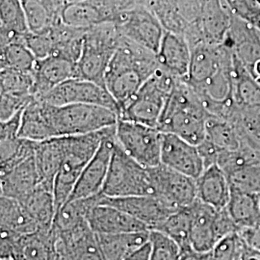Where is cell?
Instances as JSON below:
<instances>
[{
  "label": "cell",
  "instance_id": "1",
  "mask_svg": "<svg viewBox=\"0 0 260 260\" xmlns=\"http://www.w3.org/2000/svg\"><path fill=\"white\" fill-rule=\"evenodd\" d=\"M159 69L156 53L121 37L104 80L120 111Z\"/></svg>",
  "mask_w": 260,
  "mask_h": 260
},
{
  "label": "cell",
  "instance_id": "2",
  "mask_svg": "<svg viewBox=\"0 0 260 260\" xmlns=\"http://www.w3.org/2000/svg\"><path fill=\"white\" fill-rule=\"evenodd\" d=\"M209 114L195 90L178 79L168 98L157 129L199 146L206 136Z\"/></svg>",
  "mask_w": 260,
  "mask_h": 260
},
{
  "label": "cell",
  "instance_id": "3",
  "mask_svg": "<svg viewBox=\"0 0 260 260\" xmlns=\"http://www.w3.org/2000/svg\"><path fill=\"white\" fill-rule=\"evenodd\" d=\"M114 126L85 135L62 137L64 157L53 187L57 211L69 201L84 169Z\"/></svg>",
  "mask_w": 260,
  "mask_h": 260
},
{
  "label": "cell",
  "instance_id": "4",
  "mask_svg": "<svg viewBox=\"0 0 260 260\" xmlns=\"http://www.w3.org/2000/svg\"><path fill=\"white\" fill-rule=\"evenodd\" d=\"M121 36L115 23L107 21L85 31L83 47L76 64V77L105 87V75Z\"/></svg>",
  "mask_w": 260,
  "mask_h": 260
},
{
  "label": "cell",
  "instance_id": "5",
  "mask_svg": "<svg viewBox=\"0 0 260 260\" xmlns=\"http://www.w3.org/2000/svg\"><path fill=\"white\" fill-rule=\"evenodd\" d=\"M48 113L55 138L93 133L114 126L119 121L116 112L92 104H48Z\"/></svg>",
  "mask_w": 260,
  "mask_h": 260
},
{
  "label": "cell",
  "instance_id": "6",
  "mask_svg": "<svg viewBox=\"0 0 260 260\" xmlns=\"http://www.w3.org/2000/svg\"><path fill=\"white\" fill-rule=\"evenodd\" d=\"M177 80L160 68L121 108L119 119L157 128L168 98Z\"/></svg>",
  "mask_w": 260,
  "mask_h": 260
},
{
  "label": "cell",
  "instance_id": "7",
  "mask_svg": "<svg viewBox=\"0 0 260 260\" xmlns=\"http://www.w3.org/2000/svg\"><path fill=\"white\" fill-rule=\"evenodd\" d=\"M102 194L108 198L152 195L149 168L130 157L117 140Z\"/></svg>",
  "mask_w": 260,
  "mask_h": 260
},
{
  "label": "cell",
  "instance_id": "8",
  "mask_svg": "<svg viewBox=\"0 0 260 260\" xmlns=\"http://www.w3.org/2000/svg\"><path fill=\"white\" fill-rule=\"evenodd\" d=\"M191 210L190 246L197 252L205 253L226 236L238 233L226 208L219 210L197 200L191 205Z\"/></svg>",
  "mask_w": 260,
  "mask_h": 260
},
{
  "label": "cell",
  "instance_id": "9",
  "mask_svg": "<svg viewBox=\"0 0 260 260\" xmlns=\"http://www.w3.org/2000/svg\"><path fill=\"white\" fill-rule=\"evenodd\" d=\"M116 140L130 157L146 168L161 164L162 132L138 122L119 119Z\"/></svg>",
  "mask_w": 260,
  "mask_h": 260
},
{
  "label": "cell",
  "instance_id": "10",
  "mask_svg": "<svg viewBox=\"0 0 260 260\" xmlns=\"http://www.w3.org/2000/svg\"><path fill=\"white\" fill-rule=\"evenodd\" d=\"M121 37L157 53L165 29L157 17L144 6H136L119 13L112 21Z\"/></svg>",
  "mask_w": 260,
  "mask_h": 260
},
{
  "label": "cell",
  "instance_id": "11",
  "mask_svg": "<svg viewBox=\"0 0 260 260\" xmlns=\"http://www.w3.org/2000/svg\"><path fill=\"white\" fill-rule=\"evenodd\" d=\"M45 103L63 106L69 104H92L120 114V107L105 87L80 78H72L58 85L48 93L35 98Z\"/></svg>",
  "mask_w": 260,
  "mask_h": 260
},
{
  "label": "cell",
  "instance_id": "12",
  "mask_svg": "<svg viewBox=\"0 0 260 260\" xmlns=\"http://www.w3.org/2000/svg\"><path fill=\"white\" fill-rule=\"evenodd\" d=\"M0 258L11 260H59L57 238L51 230L20 236L1 235Z\"/></svg>",
  "mask_w": 260,
  "mask_h": 260
},
{
  "label": "cell",
  "instance_id": "13",
  "mask_svg": "<svg viewBox=\"0 0 260 260\" xmlns=\"http://www.w3.org/2000/svg\"><path fill=\"white\" fill-rule=\"evenodd\" d=\"M149 171L152 195L177 208L190 206L198 200L197 182L194 178L162 164L149 168Z\"/></svg>",
  "mask_w": 260,
  "mask_h": 260
},
{
  "label": "cell",
  "instance_id": "14",
  "mask_svg": "<svg viewBox=\"0 0 260 260\" xmlns=\"http://www.w3.org/2000/svg\"><path fill=\"white\" fill-rule=\"evenodd\" d=\"M100 204L111 205L144 223L149 231H155L177 208L156 196H134L126 198H108L102 194Z\"/></svg>",
  "mask_w": 260,
  "mask_h": 260
},
{
  "label": "cell",
  "instance_id": "15",
  "mask_svg": "<svg viewBox=\"0 0 260 260\" xmlns=\"http://www.w3.org/2000/svg\"><path fill=\"white\" fill-rule=\"evenodd\" d=\"M115 143L116 125L103 139L100 149L84 169L69 201L86 199L102 194L110 167Z\"/></svg>",
  "mask_w": 260,
  "mask_h": 260
},
{
  "label": "cell",
  "instance_id": "16",
  "mask_svg": "<svg viewBox=\"0 0 260 260\" xmlns=\"http://www.w3.org/2000/svg\"><path fill=\"white\" fill-rule=\"evenodd\" d=\"M161 164L194 179L205 170L198 146L170 133H162Z\"/></svg>",
  "mask_w": 260,
  "mask_h": 260
},
{
  "label": "cell",
  "instance_id": "17",
  "mask_svg": "<svg viewBox=\"0 0 260 260\" xmlns=\"http://www.w3.org/2000/svg\"><path fill=\"white\" fill-rule=\"evenodd\" d=\"M34 98H40L60 84L76 77V63L69 58L51 54L39 59L33 71Z\"/></svg>",
  "mask_w": 260,
  "mask_h": 260
},
{
  "label": "cell",
  "instance_id": "18",
  "mask_svg": "<svg viewBox=\"0 0 260 260\" xmlns=\"http://www.w3.org/2000/svg\"><path fill=\"white\" fill-rule=\"evenodd\" d=\"M87 222L96 234L146 232L149 229L132 216L111 205H94L87 217Z\"/></svg>",
  "mask_w": 260,
  "mask_h": 260
},
{
  "label": "cell",
  "instance_id": "19",
  "mask_svg": "<svg viewBox=\"0 0 260 260\" xmlns=\"http://www.w3.org/2000/svg\"><path fill=\"white\" fill-rule=\"evenodd\" d=\"M55 235L57 248L68 259L104 260L96 234L89 223H83L67 233H55Z\"/></svg>",
  "mask_w": 260,
  "mask_h": 260
},
{
  "label": "cell",
  "instance_id": "20",
  "mask_svg": "<svg viewBox=\"0 0 260 260\" xmlns=\"http://www.w3.org/2000/svg\"><path fill=\"white\" fill-rule=\"evenodd\" d=\"M156 57L162 70L177 79L185 80L191 62V49L186 38L165 31Z\"/></svg>",
  "mask_w": 260,
  "mask_h": 260
},
{
  "label": "cell",
  "instance_id": "21",
  "mask_svg": "<svg viewBox=\"0 0 260 260\" xmlns=\"http://www.w3.org/2000/svg\"><path fill=\"white\" fill-rule=\"evenodd\" d=\"M40 186L35 154L9 172L0 175L1 196L22 201Z\"/></svg>",
  "mask_w": 260,
  "mask_h": 260
},
{
  "label": "cell",
  "instance_id": "22",
  "mask_svg": "<svg viewBox=\"0 0 260 260\" xmlns=\"http://www.w3.org/2000/svg\"><path fill=\"white\" fill-rule=\"evenodd\" d=\"M196 182L199 201L219 210L226 208L231 199L232 185L223 170L216 164L206 168Z\"/></svg>",
  "mask_w": 260,
  "mask_h": 260
},
{
  "label": "cell",
  "instance_id": "23",
  "mask_svg": "<svg viewBox=\"0 0 260 260\" xmlns=\"http://www.w3.org/2000/svg\"><path fill=\"white\" fill-rule=\"evenodd\" d=\"M64 157L63 138L38 142L35 150V161L40 177V186L53 192L58 172Z\"/></svg>",
  "mask_w": 260,
  "mask_h": 260
},
{
  "label": "cell",
  "instance_id": "24",
  "mask_svg": "<svg viewBox=\"0 0 260 260\" xmlns=\"http://www.w3.org/2000/svg\"><path fill=\"white\" fill-rule=\"evenodd\" d=\"M19 136L34 142L55 138L47 103L34 98L24 108L21 116Z\"/></svg>",
  "mask_w": 260,
  "mask_h": 260
},
{
  "label": "cell",
  "instance_id": "25",
  "mask_svg": "<svg viewBox=\"0 0 260 260\" xmlns=\"http://www.w3.org/2000/svg\"><path fill=\"white\" fill-rule=\"evenodd\" d=\"M29 32L21 0H0V45L25 40Z\"/></svg>",
  "mask_w": 260,
  "mask_h": 260
},
{
  "label": "cell",
  "instance_id": "26",
  "mask_svg": "<svg viewBox=\"0 0 260 260\" xmlns=\"http://www.w3.org/2000/svg\"><path fill=\"white\" fill-rule=\"evenodd\" d=\"M0 232L1 235L20 236L39 231L20 202L1 196Z\"/></svg>",
  "mask_w": 260,
  "mask_h": 260
},
{
  "label": "cell",
  "instance_id": "27",
  "mask_svg": "<svg viewBox=\"0 0 260 260\" xmlns=\"http://www.w3.org/2000/svg\"><path fill=\"white\" fill-rule=\"evenodd\" d=\"M96 237L104 260H124L133 251L149 242V231L121 234H96Z\"/></svg>",
  "mask_w": 260,
  "mask_h": 260
},
{
  "label": "cell",
  "instance_id": "28",
  "mask_svg": "<svg viewBox=\"0 0 260 260\" xmlns=\"http://www.w3.org/2000/svg\"><path fill=\"white\" fill-rule=\"evenodd\" d=\"M20 203L37 225L38 231L49 232L52 230L57 213L52 191L39 186L31 195L20 201Z\"/></svg>",
  "mask_w": 260,
  "mask_h": 260
},
{
  "label": "cell",
  "instance_id": "29",
  "mask_svg": "<svg viewBox=\"0 0 260 260\" xmlns=\"http://www.w3.org/2000/svg\"><path fill=\"white\" fill-rule=\"evenodd\" d=\"M61 21L71 27L87 30L110 21L106 11L100 5L87 0L68 2L61 15Z\"/></svg>",
  "mask_w": 260,
  "mask_h": 260
},
{
  "label": "cell",
  "instance_id": "30",
  "mask_svg": "<svg viewBox=\"0 0 260 260\" xmlns=\"http://www.w3.org/2000/svg\"><path fill=\"white\" fill-rule=\"evenodd\" d=\"M226 210L238 232L251 228L260 222V196L232 188Z\"/></svg>",
  "mask_w": 260,
  "mask_h": 260
},
{
  "label": "cell",
  "instance_id": "31",
  "mask_svg": "<svg viewBox=\"0 0 260 260\" xmlns=\"http://www.w3.org/2000/svg\"><path fill=\"white\" fill-rule=\"evenodd\" d=\"M0 52L1 70L11 69L23 73H33L37 58L26 46L25 40L1 46Z\"/></svg>",
  "mask_w": 260,
  "mask_h": 260
},
{
  "label": "cell",
  "instance_id": "32",
  "mask_svg": "<svg viewBox=\"0 0 260 260\" xmlns=\"http://www.w3.org/2000/svg\"><path fill=\"white\" fill-rule=\"evenodd\" d=\"M192 224L191 205L179 208L171 214L166 221L157 230L174 239L182 249V251L192 250L190 246V232Z\"/></svg>",
  "mask_w": 260,
  "mask_h": 260
},
{
  "label": "cell",
  "instance_id": "33",
  "mask_svg": "<svg viewBox=\"0 0 260 260\" xmlns=\"http://www.w3.org/2000/svg\"><path fill=\"white\" fill-rule=\"evenodd\" d=\"M29 31L41 33L61 21L54 12L47 7L42 0H21Z\"/></svg>",
  "mask_w": 260,
  "mask_h": 260
},
{
  "label": "cell",
  "instance_id": "34",
  "mask_svg": "<svg viewBox=\"0 0 260 260\" xmlns=\"http://www.w3.org/2000/svg\"><path fill=\"white\" fill-rule=\"evenodd\" d=\"M150 260H180L182 249L174 239L159 231H149Z\"/></svg>",
  "mask_w": 260,
  "mask_h": 260
},
{
  "label": "cell",
  "instance_id": "35",
  "mask_svg": "<svg viewBox=\"0 0 260 260\" xmlns=\"http://www.w3.org/2000/svg\"><path fill=\"white\" fill-rule=\"evenodd\" d=\"M246 244L238 233H233L218 242L205 252V260H241Z\"/></svg>",
  "mask_w": 260,
  "mask_h": 260
},
{
  "label": "cell",
  "instance_id": "36",
  "mask_svg": "<svg viewBox=\"0 0 260 260\" xmlns=\"http://www.w3.org/2000/svg\"><path fill=\"white\" fill-rule=\"evenodd\" d=\"M33 74L23 73L11 69H2L0 72V93H30L33 94ZM34 95V94H33Z\"/></svg>",
  "mask_w": 260,
  "mask_h": 260
},
{
  "label": "cell",
  "instance_id": "37",
  "mask_svg": "<svg viewBox=\"0 0 260 260\" xmlns=\"http://www.w3.org/2000/svg\"><path fill=\"white\" fill-rule=\"evenodd\" d=\"M229 178L233 189L260 196V162L234 171Z\"/></svg>",
  "mask_w": 260,
  "mask_h": 260
},
{
  "label": "cell",
  "instance_id": "38",
  "mask_svg": "<svg viewBox=\"0 0 260 260\" xmlns=\"http://www.w3.org/2000/svg\"><path fill=\"white\" fill-rule=\"evenodd\" d=\"M34 95L30 93H1L0 121H5L22 111L32 102Z\"/></svg>",
  "mask_w": 260,
  "mask_h": 260
},
{
  "label": "cell",
  "instance_id": "39",
  "mask_svg": "<svg viewBox=\"0 0 260 260\" xmlns=\"http://www.w3.org/2000/svg\"><path fill=\"white\" fill-rule=\"evenodd\" d=\"M246 246L260 251V222L248 229H243L238 232Z\"/></svg>",
  "mask_w": 260,
  "mask_h": 260
},
{
  "label": "cell",
  "instance_id": "40",
  "mask_svg": "<svg viewBox=\"0 0 260 260\" xmlns=\"http://www.w3.org/2000/svg\"><path fill=\"white\" fill-rule=\"evenodd\" d=\"M124 260H150V245L149 242L133 251Z\"/></svg>",
  "mask_w": 260,
  "mask_h": 260
},
{
  "label": "cell",
  "instance_id": "41",
  "mask_svg": "<svg viewBox=\"0 0 260 260\" xmlns=\"http://www.w3.org/2000/svg\"><path fill=\"white\" fill-rule=\"evenodd\" d=\"M205 253L197 252L194 250L182 251V256L180 260H205Z\"/></svg>",
  "mask_w": 260,
  "mask_h": 260
},
{
  "label": "cell",
  "instance_id": "42",
  "mask_svg": "<svg viewBox=\"0 0 260 260\" xmlns=\"http://www.w3.org/2000/svg\"><path fill=\"white\" fill-rule=\"evenodd\" d=\"M241 260H260V251L246 247L242 254Z\"/></svg>",
  "mask_w": 260,
  "mask_h": 260
},
{
  "label": "cell",
  "instance_id": "43",
  "mask_svg": "<svg viewBox=\"0 0 260 260\" xmlns=\"http://www.w3.org/2000/svg\"><path fill=\"white\" fill-rule=\"evenodd\" d=\"M59 260H69L66 256H61L60 258H59Z\"/></svg>",
  "mask_w": 260,
  "mask_h": 260
},
{
  "label": "cell",
  "instance_id": "44",
  "mask_svg": "<svg viewBox=\"0 0 260 260\" xmlns=\"http://www.w3.org/2000/svg\"><path fill=\"white\" fill-rule=\"evenodd\" d=\"M0 260H11L9 258H0Z\"/></svg>",
  "mask_w": 260,
  "mask_h": 260
}]
</instances>
